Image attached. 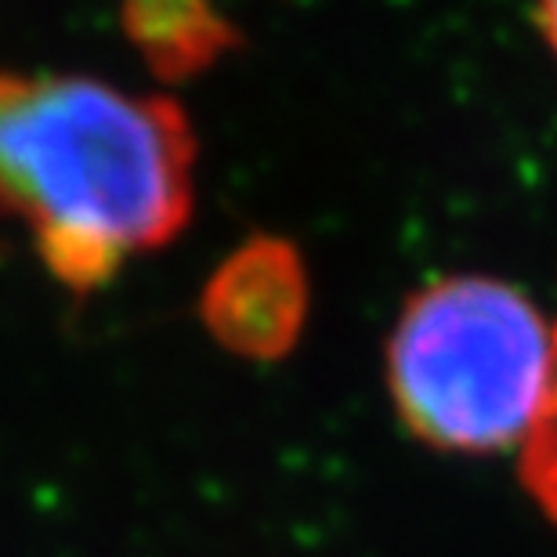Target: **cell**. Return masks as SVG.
I'll use <instances>...</instances> for the list:
<instances>
[{
    "mask_svg": "<svg viewBox=\"0 0 557 557\" xmlns=\"http://www.w3.org/2000/svg\"><path fill=\"white\" fill-rule=\"evenodd\" d=\"M196 141L171 98L54 73H0V210L91 294L193 210Z\"/></svg>",
    "mask_w": 557,
    "mask_h": 557,
    "instance_id": "obj_1",
    "label": "cell"
},
{
    "mask_svg": "<svg viewBox=\"0 0 557 557\" xmlns=\"http://www.w3.org/2000/svg\"><path fill=\"white\" fill-rule=\"evenodd\" d=\"M387 381L403 420L442 449L529 445L557 392V330L499 278H442L398 319Z\"/></svg>",
    "mask_w": 557,
    "mask_h": 557,
    "instance_id": "obj_2",
    "label": "cell"
},
{
    "mask_svg": "<svg viewBox=\"0 0 557 557\" xmlns=\"http://www.w3.org/2000/svg\"><path fill=\"white\" fill-rule=\"evenodd\" d=\"M308 308L305 269L286 243L253 239L221 264L203 297L207 326L250 359H272L297 341Z\"/></svg>",
    "mask_w": 557,
    "mask_h": 557,
    "instance_id": "obj_3",
    "label": "cell"
},
{
    "mask_svg": "<svg viewBox=\"0 0 557 557\" xmlns=\"http://www.w3.org/2000/svg\"><path fill=\"white\" fill-rule=\"evenodd\" d=\"M124 26L166 81L207 70L236 40L221 0H124Z\"/></svg>",
    "mask_w": 557,
    "mask_h": 557,
    "instance_id": "obj_4",
    "label": "cell"
},
{
    "mask_svg": "<svg viewBox=\"0 0 557 557\" xmlns=\"http://www.w3.org/2000/svg\"><path fill=\"white\" fill-rule=\"evenodd\" d=\"M525 482L532 496L543 504V510L557 521V392L543 428L525 445Z\"/></svg>",
    "mask_w": 557,
    "mask_h": 557,
    "instance_id": "obj_5",
    "label": "cell"
},
{
    "mask_svg": "<svg viewBox=\"0 0 557 557\" xmlns=\"http://www.w3.org/2000/svg\"><path fill=\"white\" fill-rule=\"evenodd\" d=\"M540 22H543V33H547L554 54H557V0H540Z\"/></svg>",
    "mask_w": 557,
    "mask_h": 557,
    "instance_id": "obj_6",
    "label": "cell"
}]
</instances>
